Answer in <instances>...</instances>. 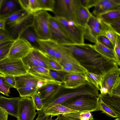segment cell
Segmentation results:
<instances>
[{
	"mask_svg": "<svg viewBox=\"0 0 120 120\" xmlns=\"http://www.w3.org/2000/svg\"><path fill=\"white\" fill-rule=\"evenodd\" d=\"M64 45L89 72L103 77L117 65L114 62L105 58L98 52L94 49L93 45L85 43Z\"/></svg>",
	"mask_w": 120,
	"mask_h": 120,
	"instance_id": "1",
	"label": "cell"
},
{
	"mask_svg": "<svg viewBox=\"0 0 120 120\" xmlns=\"http://www.w3.org/2000/svg\"><path fill=\"white\" fill-rule=\"evenodd\" d=\"M98 97L82 95L72 98L61 104L78 112H93L98 111Z\"/></svg>",
	"mask_w": 120,
	"mask_h": 120,
	"instance_id": "2",
	"label": "cell"
},
{
	"mask_svg": "<svg viewBox=\"0 0 120 120\" xmlns=\"http://www.w3.org/2000/svg\"><path fill=\"white\" fill-rule=\"evenodd\" d=\"M51 15L46 11H41L33 15L32 26L39 39H51L49 18Z\"/></svg>",
	"mask_w": 120,
	"mask_h": 120,
	"instance_id": "3",
	"label": "cell"
},
{
	"mask_svg": "<svg viewBox=\"0 0 120 120\" xmlns=\"http://www.w3.org/2000/svg\"><path fill=\"white\" fill-rule=\"evenodd\" d=\"M79 0H55L53 13L55 16L74 21Z\"/></svg>",
	"mask_w": 120,
	"mask_h": 120,
	"instance_id": "4",
	"label": "cell"
},
{
	"mask_svg": "<svg viewBox=\"0 0 120 120\" xmlns=\"http://www.w3.org/2000/svg\"><path fill=\"white\" fill-rule=\"evenodd\" d=\"M28 73V69L22 59L7 57L0 61V73L4 75L17 76Z\"/></svg>",
	"mask_w": 120,
	"mask_h": 120,
	"instance_id": "5",
	"label": "cell"
},
{
	"mask_svg": "<svg viewBox=\"0 0 120 120\" xmlns=\"http://www.w3.org/2000/svg\"><path fill=\"white\" fill-rule=\"evenodd\" d=\"M55 16L75 44H81L84 43V28L78 25L73 21L62 17Z\"/></svg>",
	"mask_w": 120,
	"mask_h": 120,
	"instance_id": "6",
	"label": "cell"
},
{
	"mask_svg": "<svg viewBox=\"0 0 120 120\" xmlns=\"http://www.w3.org/2000/svg\"><path fill=\"white\" fill-rule=\"evenodd\" d=\"M120 68L116 65L102 77L101 87H104L107 90L108 94L110 97L112 96L113 91L120 87Z\"/></svg>",
	"mask_w": 120,
	"mask_h": 120,
	"instance_id": "7",
	"label": "cell"
},
{
	"mask_svg": "<svg viewBox=\"0 0 120 120\" xmlns=\"http://www.w3.org/2000/svg\"><path fill=\"white\" fill-rule=\"evenodd\" d=\"M51 39L63 45L75 43L67 35L55 16L51 15L49 18Z\"/></svg>",
	"mask_w": 120,
	"mask_h": 120,
	"instance_id": "8",
	"label": "cell"
},
{
	"mask_svg": "<svg viewBox=\"0 0 120 120\" xmlns=\"http://www.w3.org/2000/svg\"><path fill=\"white\" fill-rule=\"evenodd\" d=\"M33 48L26 40L19 38L13 40L8 57L12 59H22L30 52Z\"/></svg>",
	"mask_w": 120,
	"mask_h": 120,
	"instance_id": "9",
	"label": "cell"
},
{
	"mask_svg": "<svg viewBox=\"0 0 120 120\" xmlns=\"http://www.w3.org/2000/svg\"><path fill=\"white\" fill-rule=\"evenodd\" d=\"M30 97H21L18 111L17 120H34L37 113Z\"/></svg>",
	"mask_w": 120,
	"mask_h": 120,
	"instance_id": "10",
	"label": "cell"
},
{
	"mask_svg": "<svg viewBox=\"0 0 120 120\" xmlns=\"http://www.w3.org/2000/svg\"><path fill=\"white\" fill-rule=\"evenodd\" d=\"M32 15L21 9L9 15L3 19L5 22L6 31L22 26L26 22Z\"/></svg>",
	"mask_w": 120,
	"mask_h": 120,
	"instance_id": "11",
	"label": "cell"
},
{
	"mask_svg": "<svg viewBox=\"0 0 120 120\" xmlns=\"http://www.w3.org/2000/svg\"><path fill=\"white\" fill-rule=\"evenodd\" d=\"M21 98L18 97L8 98L0 95V108L8 115L17 118Z\"/></svg>",
	"mask_w": 120,
	"mask_h": 120,
	"instance_id": "12",
	"label": "cell"
},
{
	"mask_svg": "<svg viewBox=\"0 0 120 120\" xmlns=\"http://www.w3.org/2000/svg\"><path fill=\"white\" fill-rule=\"evenodd\" d=\"M86 82L84 75L67 73L64 77L62 86L65 89H73L83 85Z\"/></svg>",
	"mask_w": 120,
	"mask_h": 120,
	"instance_id": "13",
	"label": "cell"
},
{
	"mask_svg": "<svg viewBox=\"0 0 120 120\" xmlns=\"http://www.w3.org/2000/svg\"><path fill=\"white\" fill-rule=\"evenodd\" d=\"M120 8V0H98L94 7L93 15L97 17L108 11Z\"/></svg>",
	"mask_w": 120,
	"mask_h": 120,
	"instance_id": "14",
	"label": "cell"
},
{
	"mask_svg": "<svg viewBox=\"0 0 120 120\" xmlns=\"http://www.w3.org/2000/svg\"><path fill=\"white\" fill-rule=\"evenodd\" d=\"M92 15L89 9L82 5L80 3L76 12L74 22L78 25L84 29Z\"/></svg>",
	"mask_w": 120,
	"mask_h": 120,
	"instance_id": "15",
	"label": "cell"
},
{
	"mask_svg": "<svg viewBox=\"0 0 120 120\" xmlns=\"http://www.w3.org/2000/svg\"><path fill=\"white\" fill-rule=\"evenodd\" d=\"M21 9L18 0H3L0 10V19H3L10 14Z\"/></svg>",
	"mask_w": 120,
	"mask_h": 120,
	"instance_id": "16",
	"label": "cell"
},
{
	"mask_svg": "<svg viewBox=\"0 0 120 120\" xmlns=\"http://www.w3.org/2000/svg\"><path fill=\"white\" fill-rule=\"evenodd\" d=\"M28 73L38 79L48 83H60L51 77L49 73V70L47 68L40 66L34 67L28 69Z\"/></svg>",
	"mask_w": 120,
	"mask_h": 120,
	"instance_id": "17",
	"label": "cell"
},
{
	"mask_svg": "<svg viewBox=\"0 0 120 120\" xmlns=\"http://www.w3.org/2000/svg\"><path fill=\"white\" fill-rule=\"evenodd\" d=\"M15 77L16 89L26 87H36L37 82L40 80L28 73Z\"/></svg>",
	"mask_w": 120,
	"mask_h": 120,
	"instance_id": "18",
	"label": "cell"
},
{
	"mask_svg": "<svg viewBox=\"0 0 120 120\" xmlns=\"http://www.w3.org/2000/svg\"><path fill=\"white\" fill-rule=\"evenodd\" d=\"M32 24L27 25L23 29L21 32L20 37L26 40L33 47L39 49V38Z\"/></svg>",
	"mask_w": 120,
	"mask_h": 120,
	"instance_id": "19",
	"label": "cell"
},
{
	"mask_svg": "<svg viewBox=\"0 0 120 120\" xmlns=\"http://www.w3.org/2000/svg\"><path fill=\"white\" fill-rule=\"evenodd\" d=\"M98 97L104 103L113 110L120 117V98L113 96L110 97L108 94L102 95L99 94Z\"/></svg>",
	"mask_w": 120,
	"mask_h": 120,
	"instance_id": "20",
	"label": "cell"
},
{
	"mask_svg": "<svg viewBox=\"0 0 120 120\" xmlns=\"http://www.w3.org/2000/svg\"><path fill=\"white\" fill-rule=\"evenodd\" d=\"M60 84L56 83H48L38 90L40 94L43 101L52 95L62 87Z\"/></svg>",
	"mask_w": 120,
	"mask_h": 120,
	"instance_id": "21",
	"label": "cell"
},
{
	"mask_svg": "<svg viewBox=\"0 0 120 120\" xmlns=\"http://www.w3.org/2000/svg\"><path fill=\"white\" fill-rule=\"evenodd\" d=\"M94 49L105 58L114 62L116 64V60L113 50L103 45L97 41L93 45Z\"/></svg>",
	"mask_w": 120,
	"mask_h": 120,
	"instance_id": "22",
	"label": "cell"
},
{
	"mask_svg": "<svg viewBox=\"0 0 120 120\" xmlns=\"http://www.w3.org/2000/svg\"><path fill=\"white\" fill-rule=\"evenodd\" d=\"M106 24L120 19V8L111 10L99 15L97 17Z\"/></svg>",
	"mask_w": 120,
	"mask_h": 120,
	"instance_id": "23",
	"label": "cell"
},
{
	"mask_svg": "<svg viewBox=\"0 0 120 120\" xmlns=\"http://www.w3.org/2000/svg\"><path fill=\"white\" fill-rule=\"evenodd\" d=\"M84 29V39L95 44L97 41L98 37L103 34V33L101 30L94 26H87Z\"/></svg>",
	"mask_w": 120,
	"mask_h": 120,
	"instance_id": "24",
	"label": "cell"
},
{
	"mask_svg": "<svg viewBox=\"0 0 120 120\" xmlns=\"http://www.w3.org/2000/svg\"><path fill=\"white\" fill-rule=\"evenodd\" d=\"M76 112L78 111L69 108L61 104H59L51 108L45 113L44 114L53 117L55 116H58L61 115Z\"/></svg>",
	"mask_w": 120,
	"mask_h": 120,
	"instance_id": "25",
	"label": "cell"
},
{
	"mask_svg": "<svg viewBox=\"0 0 120 120\" xmlns=\"http://www.w3.org/2000/svg\"><path fill=\"white\" fill-rule=\"evenodd\" d=\"M84 75L87 82L92 84L99 91L100 90L102 87V76L88 71Z\"/></svg>",
	"mask_w": 120,
	"mask_h": 120,
	"instance_id": "26",
	"label": "cell"
},
{
	"mask_svg": "<svg viewBox=\"0 0 120 120\" xmlns=\"http://www.w3.org/2000/svg\"><path fill=\"white\" fill-rule=\"evenodd\" d=\"M78 120H93V116L90 112H76L62 115Z\"/></svg>",
	"mask_w": 120,
	"mask_h": 120,
	"instance_id": "27",
	"label": "cell"
},
{
	"mask_svg": "<svg viewBox=\"0 0 120 120\" xmlns=\"http://www.w3.org/2000/svg\"><path fill=\"white\" fill-rule=\"evenodd\" d=\"M87 26H93L99 28L102 32L103 34L104 32L108 28L105 24L99 18L93 14L90 18Z\"/></svg>",
	"mask_w": 120,
	"mask_h": 120,
	"instance_id": "28",
	"label": "cell"
},
{
	"mask_svg": "<svg viewBox=\"0 0 120 120\" xmlns=\"http://www.w3.org/2000/svg\"><path fill=\"white\" fill-rule=\"evenodd\" d=\"M42 51L44 58L49 70L63 71L62 67L59 63Z\"/></svg>",
	"mask_w": 120,
	"mask_h": 120,
	"instance_id": "29",
	"label": "cell"
},
{
	"mask_svg": "<svg viewBox=\"0 0 120 120\" xmlns=\"http://www.w3.org/2000/svg\"><path fill=\"white\" fill-rule=\"evenodd\" d=\"M98 102V111H102L108 116L114 118H118L116 113L99 97Z\"/></svg>",
	"mask_w": 120,
	"mask_h": 120,
	"instance_id": "30",
	"label": "cell"
},
{
	"mask_svg": "<svg viewBox=\"0 0 120 120\" xmlns=\"http://www.w3.org/2000/svg\"><path fill=\"white\" fill-rule=\"evenodd\" d=\"M22 59L28 69L33 67L39 66L38 62L33 53L32 50Z\"/></svg>",
	"mask_w": 120,
	"mask_h": 120,
	"instance_id": "31",
	"label": "cell"
},
{
	"mask_svg": "<svg viewBox=\"0 0 120 120\" xmlns=\"http://www.w3.org/2000/svg\"><path fill=\"white\" fill-rule=\"evenodd\" d=\"M21 97H31L36 94L38 89L35 87H26L16 89Z\"/></svg>",
	"mask_w": 120,
	"mask_h": 120,
	"instance_id": "32",
	"label": "cell"
},
{
	"mask_svg": "<svg viewBox=\"0 0 120 120\" xmlns=\"http://www.w3.org/2000/svg\"><path fill=\"white\" fill-rule=\"evenodd\" d=\"M41 11L53 12L55 0H38Z\"/></svg>",
	"mask_w": 120,
	"mask_h": 120,
	"instance_id": "33",
	"label": "cell"
},
{
	"mask_svg": "<svg viewBox=\"0 0 120 120\" xmlns=\"http://www.w3.org/2000/svg\"><path fill=\"white\" fill-rule=\"evenodd\" d=\"M68 73L63 71H55L49 70L51 77L55 80L62 85L64 77Z\"/></svg>",
	"mask_w": 120,
	"mask_h": 120,
	"instance_id": "34",
	"label": "cell"
},
{
	"mask_svg": "<svg viewBox=\"0 0 120 120\" xmlns=\"http://www.w3.org/2000/svg\"><path fill=\"white\" fill-rule=\"evenodd\" d=\"M35 109L37 111L41 110L43 107L42 100L40 93L38 91L31 97Z\"/></svg>",
	"mask_w": 120,
	"mask_h": 120,
	"instance_id": "35",
	"label": "cell"
},
{
	"mask_svg": "<svg viewBox=\"0 0 120 120\" xmlns=\"http://www.w3.org/2000/svg\"><path fill=\"white\" fill-rule=\"evenodd\" d=\"M38 0H29L28 13L33 15L41 11Z\"/></svg>",
	"mask_w": 120,
	"mask_h": 120,
	"instance_id": "36",
	"label": "cell"
},
{
	"mask_svg": "<svg viewBox=\"0 0 120 120\" xmlns=\"http://www.w3.org/2000/svg\"><path fill=\"white\" fill-rule=\"evenodd\" d=\"M10 88L5 82L4 75L0 74V93L7 96H9Z\"/></svg>",
	"mask_w": 120,
	"mask_h": 120,
	"instance_id": "37",
	"label": "cell"
},
{
	"mask_svg": "<svg viewBox=\"0 0 120 120\" xmlns=\"http://www.w3.org/2000/svg\"><path fill=\"white\" fill-rule=\"evenodd\" d=\"M113 51L116 60V64L120 65V36L117 35L116 40L114 45Z\"/></svg>",
	"mask_w": 120,
	"mask_h": 120,
	"instance_id": "38",
	"label": "cell"
},
{
	"mask_svg": "<svg viewBox=\"0 0 120 120\" xmlns=\"http://www.w3.org/2000/svg\"><path fill=\"white\" fill-rule=\"evenodd\" d=\"M97 41L104 46L113 50L114 45L104 35H101L98 36L97 38Z\"/></svg>",
	"mask_w": 120,
	"mask_h": 120,
	"instance_id": "39",
	"label": "cell"
},
{
	"mask_svg": "<svg viewBox=\"0 0 120 120\" xmlns=\"http://www.w3.org/2000/svg\"><path fill=\"white\" fill-rule=\"evenodd\" d=\"M106 24L109 29L114 32L117 35L120 36V19Z\"/></svg>",
	"mask_w": 120,
	"mask_h": 120,
	"instance_id": "40",
	"label": "cell"
},
{
	"mask_svg": "<svg viewBox=\"0 0 120 120\" xmlns=\"http://www.w3.org/2000/svg\"><path fill=\"white\" fill-rule=\"evenodd\" d=\"M13 41L0 48V61L8 57Z\"/></svg>",
	"mask_w": 120,
	"mask_h": 120,
	"instance_id": "41",
	"label": "cell"
},
{
	"mask_svg": "<svg viewBox=\"0 0 120 120\" xmlns=\"http://www.w3.org/2000/svg\"><path fill=\"white\" fill-rule=\"evenodd\" d=\"M5 82L10 88H15L16 82L15 76L10 75H4Z\"/></svg>",
	"mask_w": 120,
	"mask_h": 120,
	"instance_id": "42",
	"label": "cell"
},
{
	"mask_svg": "<svg viewBox=\"0 0 120 120\" xmlns=\"http://www.w3.org/2000/svg\"><path fill=\"white\" fill-rule=\"evenodd\" d=\"M103 35L109 39L114 45L117 35L115 33L108 28L104 32Z\"/></svg>",
	"mask_w": 120,
	"mask_h": 120,
	"instance_id": "43",
	"label": "cell"
},
{
	"mask_svg": "<svg viewBox=\"0 0 120 120\" xmlns=\"http://www.w3.org/2000/svg\"><path fill=\"white\" fill-rule=\"evenodd\" d=\"M80 4L88 9L94 7L98 0H79Z\"/></svg>",
	"mask_w": 120,
	"mask_h": 120,
	"instance_id": "44",
	"label": "cell"
},
{
	"mask_svg": "<svg viewBox=\"0 0 120 120\" xmlns=\"http://www.w3.org/2000/svg\"><path fill=\"white\" fill-rule=\"evenodd\" d=\"M10 40H12L7 32L0 30V43Z\"/></svg>",
	"mask_w": 120,
	"mask_h": 120,
	"instance_id": "45",
	"label": "cell"
},
{
	"mask_svg": "<svg viewBox=\"0 0 120 120\" xmlns=\"http://www.w3.org/2000/svg\"><path fill=\"white\" fill-rule=\"evenodd\" d=\"M18 1L21 9L28 13L29 0H18Z\"/></svg>",
	"mask_w": 120,
	"mask_h": 120,
	"instance_id": "46",
	"label": "cell"
},
{
	"mask_svg": "<svg viewBox=\"0 0 120 120\" xmlns=\"http://www.w3.org/2000/svg\"><path fill=\"white\" fill-rule=\"evenodd\" d=\"M8 114L0 108V120H8Z\"/></svg>",
	"mask_w": 120,
	"mask_h": 120,
	"instance_id": "47",
	"label": "cell"
},
{
	"mask_svg": "<svg viewBox=\"0 0 120 120\" xmlns=\"http://www.w3.org/2000/svg\"><path fill=\"white\" fill-rule=\"evenodd\" d=\"M38 114V116L35 120H48L50 116H47L39 112H37Z\"/></svg>",
	"mask_w": 120,
	"mask_h": 120,
	"instance_id": "48",
	"label": "cell"
},
{
	"mask_svg": "<svg viewBox=\"0 0 120 120\" xmlns=\"http://www.w3.org/2000/svg\"><path fill=\"white\" fill-rule=\"evenodd\" d=\"M56 118L53 120H78L68 116L61 115L57 116Z\"/></svg>",
	"mask_w": 120,
	"mask_h": 120,
	"instance_id": "49",
	"label": "cell"
},
{
	"mask_svg": "<svg viewBox=\"0 0 120 120\" xmlns=\"http://www.w3.org/2000/svg\"><path fill=\"white\" fill-rule=\"evenodd\" d=\"M48 83L43 81L39 80L38 81L36 86V88L38 89L41 88L45 85Z\"/></svg>",
	"mask_w": 120,
	"mask_h": 120,
	"instance_id": "50",
	"label": "cell"
},
{
	"mask_svg": "<svg viewBox=\"0 0 120 120\" xmlns=\"http://www.w3.org/2000/svg\"><path fill=\"white\" fill-rule=\"evenodd\" d=\"M0 30L6 31L5 22L3 19L2 21H0Z\"/></svg>",
	"mask_w": 120,
	"mask_h": 120,
	"instance_id": "51",
	"label": "cell"
},
{
	"mask_svg": "<svg viewBox=\"0 0 120 120\" xmlns=\"http://www.w3.org/2000/svg\"><path fill=\"white\" fill-rule=\"evenodd\" d=\"M13 40H10L0 43V48L13 41Z\"/></svg>",
	"mask_w": 120,
	"mask_h": 120,
	"instance_id": "52",
	"label": "cell"
},
{
	"mask_svg": "<svg viewBox=\"0 0 120 120\" xmlns=\"http://www.w3.org/2000/svg\"><path fill=\"white\" fill-rule=\"evenodd\" d=\"M3 0H0V10L1 7Z\"/></svg>",
	"mask_w": 120,
	"mask_h": 120,
	"instance_id": "53",
	"label": "cell"
},
{
	"mask_svg": "<svg viewBox=\"0 0 120 120\" xmlns=\"http://www.w3.org/2000/svg\"><path fill=\"white\" fill-rule=\"evenodd\" d=\"M114 120H120V118H117Z\"/></svg>",
	"mask_w": 120,
	"mask_h": 120,
	"instance_id": "54",
	"label": "cell"
},
{
	"mask_svg": "<svg viewBox=\"0 0 120 120\" xmlns=\"http://www.w3.org/2000/svg\"><path fill=\"white\" fill-rule=\"evenodd\" d=\"M3 20V19H0V21H2Z\"/></svg>",
	"mask_w": 120,
	"mask_h": 120,
	"instance_id": "55",
	"label": "cell"
},
{
	"mask_svg": "<svg viewBox=\"0 0 120 120\" xmlns=\"http://www.w3.org/2000/svg\"></svg>",
	"mask_w": 120,
	"mask_h": 120,
	"instance_id": "56",
	"label": "cell"
}]
</instances>
